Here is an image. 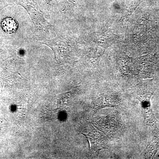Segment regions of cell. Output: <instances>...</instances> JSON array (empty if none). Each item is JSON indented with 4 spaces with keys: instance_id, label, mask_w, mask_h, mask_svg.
<instances>
[{
    "instance_id": "cell-1",
    "label": "cell",
    "mask_w": 159,
    "mask_h": 159,
    "mask_svg": "<svg viewBox=\"0 0 159 159\" xmlns=\"http://www.w3.org/2000/svg\"><path fill=\"white\" fill-rule=\"evenodd\" d=\"M155 89L152 88L145 87L139 89L138 99L142 105V113L146 124L152 128L157 127V120L154 116L151 105L150 99Z\"/></svg>"
},
{
    "instance_id": "cell-2",
    "label": "cell",
    "mask_w": 159,
    "mask_h": 159,
    "mask_svg": "<svg viewBox=\"0 0 159 159\" xmlns=\"http://www.w3.org/2000/svg\"><path fill=\"white\" fill-rule=\"evenodd\" d=\"M159 147V138L156 136L152 137L148 142V145L144 152L145 158H152L157 153Z\"/></svg>"
},
{
    "instance_id": "cell-3",
    "label": "cell",
    "mask_w": 159,
    "mask_h": 159,
    "mask_svg": "<svg viewBox=\"0 0 159 159\" xmlns=\"http://www.w3.org/2000/svg\"><path fill=\"white\" fill-rule=\"evenodd\" d=\"M2 27L6 33H12L17 30L18 24L14 19L7 17L2 21Z\"/></svg>"
}]
</instances>
